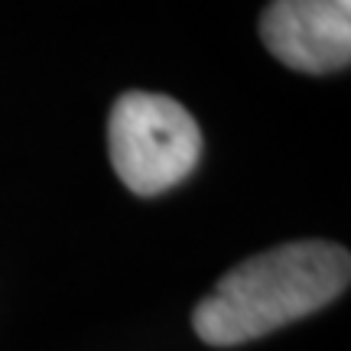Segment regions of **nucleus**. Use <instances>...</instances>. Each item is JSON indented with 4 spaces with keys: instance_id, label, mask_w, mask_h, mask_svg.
<instances>
[{
    "instance_id": "1",
    "label": "nucleus",
    "mask_w": 351,
    "mask_h": 351,
    "mask_svg": "<svg viewBox=\"0 0 351 351\" xmlns=\"http://www.w3.org/2000/svg\"><path fill=\"white\" fill-rule=\"evenodd\" d=\"M351 257L332 241H293L228 270L195 306L192 326L205 345L231 348L319 313L348 289Z\"/></svg>"
},
{
    "instance_id": "2",
    "label": "nucleus",
    "mask_w": 351,
    "mask_h": 351,
    "mask_svg": "<svg viewBox=\"0 0 351 351\" xmlns=\"http://www.w3.org/2000/svg\"><path fill=\"white\" fill-rule=\"evenodd\" d=\"M108 153L117 179L134 195H163L202 160V130L169 95L124 91L108 121Z\"/></svg>"
},
{
    "instance_id": "3",
    "label": "nucleus",
    "mask_w": 351,
    "mask_h": 351,
    "mask_svg": "<svg viewBox=\"0 0 351 351\" xmlns=\"http://www.w3.org/2000/svg\"><path fill=\"white\" fill-rule=\"evenodd\" d=\"M261 39L296 72H339L351 62V10L335 0H270L261 13Z\"/></svg>"
},
{
    "instance_id": "4",
    "label": "nucleus",
    "mask_w": 351,
    "mask_h": 351,
    "mask_svg": "<svg viewBox=\"0 0 351 351\" xmlns=\"http://www.w3.org/2000/svg\"><path fill=\"white\" fill-rule=\"evenodd\" d=\"M339 7H345V10H351V0H335Z\"/></svg>"
}]
</instances>
